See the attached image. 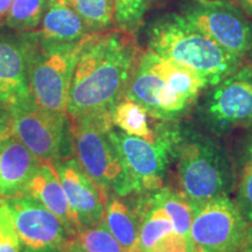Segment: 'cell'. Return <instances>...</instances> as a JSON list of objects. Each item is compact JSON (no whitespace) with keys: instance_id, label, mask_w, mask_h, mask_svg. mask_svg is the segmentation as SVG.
<instances>
[{"instance_id":"5","label":"cell","mask_w":252,"mask_h":252,"mask_svg":"<svg viewBox=\"0 0 252 252\" xmlns=\"http://www.w3.org/2000/svg\"><path fill=\"white\" fill-rule=\"evenodd\" d=\"M184 121H166L160 134L153 141L126 134L115 126L110 128V139L121 156L131 196L163 187L167 172L175 161Z\"/></svg>"},{"instance_id":"25","label":"cell","mask_w":252,"mask_h":252,"mask_svg":"<svg viewBox=\"0 0 252 252\" xmlns=\"http://www.w3.org/2000/svg\"><path fill=\"white\" fill-rule=\"evenodd\" d=\"M47 0H13L2 24L15 32H32L40 27Z\"/></svg>"},{"instance_id":"29","label":"cell","mask_w":252,"mask_h":252,"mask_svg":"<svg viewBox=\"0 0 252 252\" xmlns=\"http://www.w3.org/2000/svg\"><path fill=\"white\" fill-rule=\"evenodd\" d=\"M238 252H252V220L247 223L243 242H242Z\"/></svg>"},{"instance_id":"7","label":"cell","mask_w":252,"mask_h":252,"mask_svg":"<svg viewBox=\"0 0 252 252\" xmlns=\"http://www.w3.org/2000/svg\"><path fill=\"white\" fill-rule=\"evenodd\" d=\"M193 111L198 126L219 138L252 127V63L207 88Z\"/></svg>"},{"instance_id":"24","label":"cell","mask_w":252,"mask_h":252,"mask_svg":"<svg viewBox=\"0 0 252 252\" xmlns=\"http://www.w3.org/2000/svg\"><path fill=\"white\" fill-rule=\"evenodd\" d=\"M86 23L91 33H100L115 27L116 0H67Z\"/></svg>"},{"instance_id":"9","label":"cell","mask_w":252,"mask_h":252,"mask_svg":"<svg viewBox=\"0 0 252 252\" xmlns=\"http://www.w3.org/2000/svg\"><path fill=\"white\" fill-rule=\"evenodd\" d=\"M11 132L39 161H56L72 157L71 123L68 116H59L40 109L30 100L8 110Z\"/></svg>"},{"instance_id":"3","label":"cell","mask_w":252,"mask_h":252,"mask_svg":"<svg viewBox=\"0 0 252 252\" xmlns=\"http://www.w3.org/2000/svg\"><path fill=\"white\" fill-rule=\"evenodd\" d=\"M220 139L186 119L182 123L176 173L179 190L193 213L209 201L234 194V160Z\"/></svg>"},{"instance_id":"22","label":"cell","mask_w":252,"mask_h":252,"mask_svg":"<svg viewBox=\"0 0 252 252\" xmlns=\"http://www.w3.org/2000/svg\"><path fill=\"white\" fill-rule=\"evenodd\" d=\"M110 118L112 125L124 133L152 141L157 139L166 122L152 118L139 104L126 97L113 106Z\"/></svg>"},{"instance_id":"12","label":"cell","mask_w":252,"mask_h":252,"mask_svg":"<svg viewBox=\"0 0 252 252\" xmlns=\"http://www.w3.org/2000/svg\"><path fill=\"white\" fill-rule=\"evenodd\" d=\"M152 118L159 121H184L194 110L195 102L179 94L174 88L140 61L125 94Z\"/></svg>"},{"instance_id":"27","label":"cell","mask_w":252,"mask_h":252,"mask_svg":"<svg viewBox=\"0 0 252 252\" xmlns=\"http://www.w3.org/2000/svg\"><path fill=\"white\" fill-rule=\"evenodd\" d=\"M0 252H21V242L13 215L2 198H0Z\"/></svg>"},{"instance_id":"17","label":"cell","mask_w":252,"mask_h":252,"mask_svg":"<svg viewBox=\"0 0 252 252\" xmlns=\"http://www.w3.org/2000/svg\"><path fill=\"white\" fill-rule=\"evenodd\" d=\"M24 194L34 197L58 216L70 236H74L81 229L52 162L40 161L32 174Z\"/></svg>"},{"instance_id":"20","label":"cell","mask_w":252,"mask_h":252,"mask_svg":"<svg viewBox=\"0 0 252 252\" xmlns=\"http://www.w3.org/2000/svg\"><path fill=\"white\" fill-rule=\"evenodd\" d=\"M139 61L162 77L179 94L195 103L200 98L201 94L207 89L206 83L196 71L180 63L163 59L149 50L141 53Z\"/></svg>"},{"instance_id":"31","label":"cell","mask_w":252,"mask_h":252,"mask_svg":"<svg viewBox=\"0 0 252 252\" xmlns=\"http://www.w3.org/2000/svg\"><path fill=\"white\" fill-rule=\"evenodd\" d=\"M13 0H0V20H4Z\"/></svg>"},{"instance_id":"8","label":"cell","mask_w":252,"mask_h":252,"mask_svg":"<svg viewBox=\"0 0 252 252\" xmlns=\"http://www.w3.org/2000/svg\"><path fill=\"white\" fill-rule=\"evenodd\" d=\"M180 13L244 64L252 63V20L230 0H184Z\"/></svg>"},{"instance_id":"21","label":"cell","mask_w":252,"mask_h":252,"mask_svg":"<svg viewBox=\"0 0 252 252\" xmlns=\"http://www.w3.org/2000/svg\"><path fill=\"white\" fill-rule=\"evenodd\" d=\"M236 144L232 160L235 166L234 198L245 222L252 220V127L243 130Z\"/></svg>"},{"instance_id":"6","label":"cell","mask_w":252,"mask_h":252,"mask_svg":"<svg viewBox=\"0 0 252 252\" xmlns=\"http://www.w3.org/2000/svg\"><path fill=\"white\" fill-rule=\"evenodd\" d=\"M74 153L82 168L96 185L104 203L110 195L131 196L130 185L117 149L110 139V115L72 119Z\"/></svg>"},{"instance_id":"4","label":"cell","mask_w":252,"mask_h":252,"mask_svg":"<svg viewBox=\"0 0 252 252\" xmlns=\"http://www.w3.org/2000/svg\"><path fill=\"white\" fill-rule=\"evenodd\" d=\"M28 41L31 93L40 109L68 116L69 91L82 42L61 43L42 39L36 31L24 32Z\"/></svg>"},{"instance_id":"15","label":"cell","mask_w":252,"mask_h":252,"mask_svg":"<svg viewBox=\"0 0 252 252\" xmlns=\"http://www.w3.org/2000/svg\"><path fill=\"white\" fill-rule=\"evenodd\" d=\"M53 165L81 229L102 222L105 203L96 185L82 168L76 157L67 158Z\"/></svg>"},{"instance_id":"2","label":"cell","mask_w":252,"mask_h":252,"mask_svg":"<svg viewBox=\"0 0 252 252\" xmlns=\"http://www.w3.org/2000/svg\"><path fill=\"white\" fill-rule=\"evenodd\" d=\"M149 52L196 71L213 87L244 64L187 20L180 12H167L145 25Z\"/></svg>"},{"instance_id":"16","label":"cell","mask_w":252,"mask_h":252,"mask_svg":"<svg viewBox=\"0 0 252 252\" xmlns=\"http://www.w3.org/2000/svg\"><path fill=\"white\" fill-rule=\"evenodd\" d=\"M40 161L12 133L0 137V198L23 195Z\"/></svg>"},{"instance_id":"13","label":"cell","mask_w":252,"mask_h":252,"mask_svg":"<svg viewBox=\"0 0 252 252\" xmlns=\"http://www.w3.org/2000/svg\"><path fill=\"white\" fill-rule=\"evenodd\" d=\"M30 100L28 41L24 32L0 24V105L9 110Z\"/></svg>"},{"instance_id":"10","label":"cell","mask_w":252,"mask_h":252,"mask_svg":"<svg viewBox=\"0 0 252 252\" xmlns=\"http://www.w3.org/2000/svg\"><path fill=\"white\" fill-rule=\"evenodd\" d=\"M245 226L232 197H220L193 213L190 236L196 252H238Z\"/></svg>"},{"instance_id":"23","label":"cell","mask_w":252,"mask_h":252,"mask_svg":"<svg viewBox=\"0 0 252 252\" xmlns=\"http://www.w3.org/2000/svg\"><path fill=\"white\" fill-rule=\"evenodd\" d=\"M67 252H127L106 229L103 220L98 224L82 228L71 236Z\"/></svg>"},{"instance_id":"14","label":"cell","mask_w":252,"mask_h":252,"mask_svg":"<svg viewBox=\"0 0 252 252\" xmlns=\"http://www.w3.org/2000/svg\"><path fill=\"white\" fill-rule=\"evenodd\" d=\"M134 196L139 217L140 252H196L193 239L178 231L152 193Z\"/></svg>"},{"instance_id":"19","label":"cell","mask_w":252,"mask_h":252,"mask_svg":"<svg viewBox=\"0 0 252 252\" xmlns=\"http://www.w3.org/2000/svg\"><path fill=\"white\" fill-rule=\"evenodd\" d=\"M103 223L127 252L139 251V217L127 197L110 195L105 202Z\"/></svg>"},{"instance_id":"30","label":"cell","mask_w":252,"mask_h":252,"mask_svg":"<svg viewBox=\"0 0 252 252\" xmlns=\"http://www.w3.org/2000/svg\"><path fill=\"white\" fill-rule=\"evenodd\" d=\"M237 5L249 18H252V0H237Z\"/></svg>"},{"instance_id":"28","label":"cell","mask_w":252,"mask_h":252,"mask_svg":"<svg viewBox=\"0 0 252 252\" xmlns=\"http://www.w3.org/2000/svg\"><path fill=\"white\" fill-rule=\"evenodd\" d=\"M11 132V115L4 106L0 105V137L6 135Z\"/></svg>"},{"instance_id":"18","label":"cell","mask_w":252,"mask_h":252,"mask_svg":"<svg viewBox=\"0 0 252 252\" xmlns=\"http://www.w3.org/2000/svg\"><path fill=\"white\" fill-rule=\"evenodd\" d=\"M36 32L42 39L61 43L81 42L93 34L67 0H47Z\"/></svg>"},{"instance_id":"11","label":"cell","mask_w":252,"mask_h":252,"mask_svg":"<svg viewBox=\"0 0 252 252\" xmlns=\"http://www.w3.org/2000/svg\"><path fill=\"white\" fill-rule=\"evenodd\" d=\"M13 215L21 252H67L71 236L58 216L27 194L6 198Z\"/></svg>"},{"instance_id":"1","label":"cell","mask_w":252,"mask_h":252,"mask_svg":"<svg viewBox=\"0 0 252 252\" xmlns=\"http://www.w3.org/2000/svg\"><path fill=\"white\" fill-rule=\"evenodd\" d=\"M141 53L135 35L117 28L87 36L72 75L69 119L110 115L125 97Z\"/></svg>"},{"instance_id":"26","label":"cell","mask_w":252,"mask_h":252,"mask_svg":"<svg viewBox=\"0 0 252 252\" xmlns=\"http://www.w3.org/2000/svg\"><path fill=\"white\" fill-rule=\"evenodd\" d=\"M159 0H116L115 28L135 34L143 27L145 17Z\"/></svg>"}]
</instances>
